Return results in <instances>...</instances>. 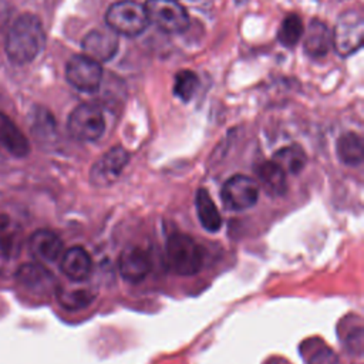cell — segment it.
<instances>
[{
	"label": "cell",
	"mask_w": 364,
	"mask_h": 364,
	"mask_svg": "<svg viewBox=\"0 0 364 364\" xmlns=\"http://www.w3.org/2000/svg\"><path fill=\"white\" fill-rule=\"evenodd\" d=\"M16 279L28 290L50 291L57 290L54 276L40 263H24L16 270Z\"/></svg>",
	"instance_id": "obj_14"
},
{
	"label": "cell",
	"mask_w": 364,
	"mask_h": 364,
	"mask_svg": "<svg viewBox=\"0 0 364 364\" xmlns=\"http://www.w3.org/2000/svg\"><path fill=\"white\" fill-rule=\"evenodd\" d=\"M61 272L74 282L85 280L92 269V262L88 252L80 246H73L61 255Z\"/></svg>",
	"instance_id": "obj_15"
},
{
	"label": "cell",
	"mask_w": 364,
	"mask_h": 364,
	"mask_svg": "<svg viewBox=\"0 0 364 364\" xmlns=\"http://www.w3.org/2000/svg\"><path fill=\"white\" fill-rule=\"evenodd\" d=\"M61 237L50 229H38L28 237V250L31 256L44 263L57 262L63 255Z\"/></svg>",
	"instance_id": "obj_11"
},
{
	"label": "cell",
	"mask_w": 364,
	"mask_h": 364,
	"mask_svg": "<svg viewBox=\"0 0 364 364\" xmlns=\"http://www.w3.org/2000/svg\"><path fill=\"white\" fill-rule=\"evenodd\" d=\"M303 31L304 27L301 18L291 13L283 18L277 31V38L284 47H294L300 41Z\"/></svg>",
	"instance_id": "obj_22"
},
{
	"label": "cell",
	"mask_w": 364,
	"mask_h": 364,
	"mask_svg": "<svg viewBox=\"0 0 364 364\" xmlns=\"http://www.w3.org/2000/svg\"><path fill=\"white\" fill-rule=\"evenodd\" d=\"M46 44V33L40 18L24 13L16 18L6 38V53L14 64L33 61Z\"/></svg>",
	"instance_id": "obj_1"
},
{
	"label": "cell",
	"mask_w": 364,
	"mask_h": 364,
	"mask_svg": "<svg viewBox=\"0 0 364 364\" xmlns=\"http://www.w3.org/2000/svg\"><path fill=\"white\" fill-rule=\"evenodd\" d=\"M0 145L17 158H24L30 152V144L26 135L11 118L3 112H0Z\"/></svg>",
	"instance_id": "obj_16"
},
{
	"label": "cell",
	"mask_w": 364,
	"mask_h": 364,
	"mask_svg": "<svg viewBox=\"0 0 364 364\" xmlns=\"http://www.w3.org/2000/svg\"><path fill=\"white\" fill-rule=\"evenodd\" d=\"M364 38V18L357 10L343 13L331 33L333 47L341 57H348L360 50Z\"/></svg>",
	"instance_id": "obj_4"
},
{
	"label": "cell",
	"mask_w": 364,
	"mask_h": 364,
	"mask_svg": "<svg viewBox=\"0 0 364 364\" xmlns=\"http://www.w3.org/2000/svg\"><path fill=\"white\" fill-rule=\"evenodd\" d=\"M57 297H58L60 304L68 310L82 309V307L88 306L94 299L91 291H88L87 289L65 290V289H58V287H57Z\"/></svg>",
	"instance_id": "obj_23"
},
{
	"label": "cell",
	"mask_w": 364,
	"mask_h": 364,
	"mask_svg": "<svg viewBox=\"0 0 364 364\" xmlns=\"http://www.w3.org/2000/svg\"><path fill=\"white\" fill-rule=\"evenodd\" d=\"M256 173L262 188L270 196H282L286 192V173L274 161L260 164L256 169Z\"/></svg>",
	"instance_id": "obj_19"
},
{
	"label": "cell",
	"mask_w": 364,
	"mask_h": 364,
	"mask_svg": "<svg viewBox=\"0 0 364 364\" xmlns=\"http://www.w3.org/2000/svg\"><path fill=\"white\" fill-rule=\"evenodd\" d=\"M222 202L229 210H246L256 205L259 199V185L246 175L229 178L220 192Z\"/></svg>",
	"instance_id": "obj_7"
},
{
	"label": "cell",
	"mask_w": 364,
	"mask_h": 364,
	"mask_svg": "<svg viewBox=\"0 0 364 364\" xmlns=\"http://www.w3.org/2000/svg\"><path fill=\"white\" fill-rule=\"evenodd\" d=\"M199 85L198 75L191 70H182L175 77L173 92L183 101H189Z\"/></svg>",
	"instance_id": "obj_24"
},
{
	"label": "cell",
	"mask_w": 364,
	"mask_h": 364,
	"mask_svg": "<svg viewBox=\"0 0 364 364\" xmlns=\"http://www.w3.org/2000/svg\"><path fill=\"white\" fill-rule=\"evenodd\" d=\"M68 132L77 141H97L105 129V118L95 104H81L73 109L67 121Z\"/></svg>",
	"instance_id": "obj_5"
},
{
	"label": "cell",
	"mask_w": 364,
	"mask_h": 364,
	"mask_svg": "<svg viewBox=\"0 0 364 364\" xmlns=\"http://www.w3.org/2000/svg\"><path fill=\"white\" fill-rule=\"evenodd\" d=\"M166 260L179 276H193L203 267V250L188 235L173 233L166 242Z\"/></svg>",
	"instance_id": "obj_2"
},
{
	"label": "cell",
	"mask_w": 364,
	"mask_h": 364,
	"mask_svg": "<svg viewBox=\"0 0 364 364\" xmlns=\"http://www.w3.org/2000/svg\"><path fill=\"white\" fill-rule=\"evenodd\" d=\"M144 7L148 21L165 33H182L189 26V16L176 0H148Z\"/></svg>",
	"instance_id": "obj_6"
},
{
	"label": "cell",
	"mask_w": 364,
	"mask_h": 364,
	"mask_svg": "<svg viewBox=\"0 0 364 364\" xmlns=\"http://www.w3.org/2000/svg\"><path fill=\"white\" fill-rule=\"evenodd\" d=\"M21 250V233L6 215H0V270L7 269Z\"/></svg>",
	"instance_id": "obj_13"
},
{
	"label": "cell",
	"mask_w": 364,
	"mask_h": 364,
	"mask_svg": "<svg viewBox=\"0 0 364 364\" xmlns=\"http://www.w3.org/2000/svg\"><path fill=\"white\" fill-rule=\"evenodd\" d=\"M195 208L202 228L210 233H216L222 226V216L206 189H198L195 196Z\"/></svg>",
	"instance_id": "obj_18"
},
{
	"label": "cell",
	"mask_w": 364,
	"mask_h": 364,
	"mask_svg": "<svg viewBox=\"0 0 364 364\" xmlns=\"http://www.w3.org/2000/svg\"><path fill=\"white\" fill-rule=\"evenodd\" d=\"M67 81L82 92H95L102 80L101 64L88 55H74L65 67Z\"/></svg>",
	"instance_id": "obj_8"
},
{
	"label": "cell",
	"mask_w": 364,
	"mask_h": 364,
	"mask_svg": "<svg viewBox=\"0 0 364 364\" xmlns=\"http://www.w3.org/2000/svg\"><path fill=\"white\" fill-rule=\"evenodd\" d=\"M303 47L306 54H309L313 58L324 57L333 47L330 28L323 21L313 18L309 23L307 31L304 34Z\"/></svg>",
	"instance_id": "obj_17"
},
{
	"label": "cell",
	"mask_w": 364,
	"mask_h": 364,
	"mask_svg": "<svg viewBox=\"0 0 364 364\" xmlns=\"http://www.w3.org/2000/svg\"><path fill=\"white\" fill-rule=\"evenodd\" d=\"M118 269L124 280L129 283L142 282L151 270L148 253L138 246L125 247L119 255Z\"/></svg>",
	"instance_id": "obj_12"
},
{
	"label": "cell",
	"mask_w": 364,
	"mask_h": 364,
	"mask_svg": "<svg viewBox=\"0 0 364 364\" xmlns=\"http://www.w3.org/2000/svg\"><path fill=\"white\" fill-rule=\"evenodd\" d=\"M272 161H274L284 171V173L289 172L296 175L301 172L303 168L306 166L307 156L306 152L299 145H290L279 149Z\"/></svg>",
	"instance_id": "obj_21"
},
{
	"label": "cell",
	"mask_w": 364,
	"mask_h": 364,
	"mask_svg": "<svg viewBox=\"0 0 364 364\" xmlns=\"http://www.w3.org/2000/svg\"><path fill=\"white\" fill-rule=\"evenodd\" d=\"M82 48L88 57L101 63L111 60L118 51V36L108 28H95L82 40Z\"/></svg>",
	"instance_id": "obj_10"
},
{
	"label": "cell",
	"mask_w": 364,
	"mask_h": 364,
	"mask_svg": "<svg viewBox=\"0 0 364 364\" xmlns=\"http://www.w3.org/2000/svg\"><path fill=\"white\" fill-rule=\"evenodd\" d=\"M336 149L338 159L348 166H357L363 162V139L354 132H347L341 135L337 141Z\"/></svg>",
	"instance_id": "obj_20"
},
{
	"label": "cell",
	"mask_w": 364,
	"mask_h": 364,
	"mask_svg": "<svg viewBox=\"0 0 364 364\" xmlns=\"http://www.w3.org/2000/svg\"><path fill=\"white\" fill-rule=\"evenodd\" d=\"M129 161V154L122 146H114L107 151L91 168L90 181L97 188L112 185Z\"/></svg>",
	"instance_id": "obj_9"
},
{
	"label": "cell",
	"mask_w": 364,
	"mask_h": 364,
	"mask_svg": "<svg viewBox=\"0 0 364 364\" xmlns=\"http://www.w3.org/2000/svg\"><path fill=\"white\" fill-rule=\"evenodd\" d=\"M107 26L117 34L135 37L141 34L148 26L145 7L132 0H122L114 3L105 14Z\"/></svg>",
	"instance_id": "obj_3"
}]
</instances>
